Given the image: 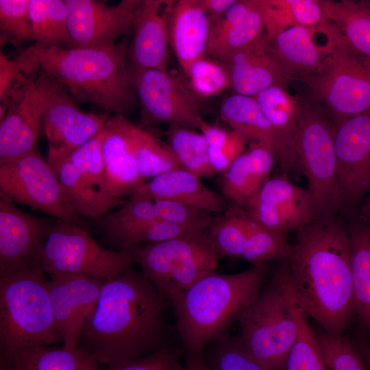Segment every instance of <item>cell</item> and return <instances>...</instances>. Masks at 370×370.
<instances>
[{"label": "cell", "instance_id": "6da1fadb", "mask_svg": "<svg viewBox=\"0 0 370 370\" xmlns=\"http://www.w3.org/2000/svg\"><path fill=\"white\" fill-rule=\"evenodd\" d=\"M166 303L144 274L130 267L105 281L77 347L98 365L119 370L170 347Z\"/></svg>", "mask_w": 370, "mask_h": 370}, {"label": "cell", "instance_id": "7a4b0ae2", "mask_svg": "<svg viewBox=\"0 0 370 370\" xmlns=\"http://www.w3.org/2000/svg\"><path fill=\"white\" fill-rule=\"evenodd\" d=\"M286 262L299 306L324 332L343 334L355 303L349 237L336 216L316 217L297 230Z\"/></svg>", "mask_w": 370, "mask_h": 370}, {"label": "cell", "instance_id": "3957f363", "mask_svg": "<svg viewBox=\"0 0 370 370\" xmlns=\"http://www.w3.org/2000/svg\"><path fill=\"white\" fill-rule=\"evenodd\" d=\"M266 272L265 264L234 274L214 271L170 298L186 356L226 334L260 292Z\"/></svg>", "mask_w": 370, "mask_h": 370}, {"label": "cell", "instance_id": "277c9868", "mask_svg": "<svg viewBox=\"0 0 370 370\" xmlns=\"http://www.w3.org/2000/svg\"><path fill=\"white\" fill-rule=\"evenodd\" d=\"M40 69L56 79L79 103L123 115L138 104L131 85L125 42L106 47L28 48Z\"/></svg>", "mask_w": 370, "mask_h": 370}, {"label": "cell", "instance_id": "5b68a950", "mask_svg": "<svg viewBox=\"0 0 370 370\" xmlns=\"http://www.w3.org/2000/svg\"><path fill=\"white\" fill-rule=\"evenodd\" d=\"M301 310L290 285L286 262L238 319L242 345L264 370H285L299 334Z\"/></svg>", "mask_w": 370, "mask_h": 370}, {"label": "cell", "instance_id": "8992f818", "mask_svg": "<svg viewBox=\"0 0 370 370\" xmlns=\"http://www.w3.org/2000/svg\"><path fill=\"white\" fill-rule=\"evenodd\" d=\"M46 274L37 260L0 277L1 357L59 341Z\"/></svg>", "mask_w": 370, "mask_h": 370}, {"label": "cell", "instance_id": "52a82bcc", "mask_svg": "<svg viewBox=\"0 0 370 370\" xmlns=\"http://www.w3.org/2000/svg\"><path fill=\"white\" fill-rule=\"evenodd\" d=\"M127 251L141 272L168 302L171 297L214 272L222 258L208 229Z\"/></svg>", "mask_w": 370, "mask_h": 370}, {"label": "cell", "instance_id": "ba28073f", "mask_svg": "<svg viewBox=\"0 0 370 370\" xmlns=\"http://www.w3.org/2000/svg\"><path fill=\"white\" fill-rule=\"evenodd\" d=\"M335 129V124L317 103L301 101L296 151L316 217H335L343 206L334 148Z\"/></svg>", "mask_w": 370, "mask_h": 370}, {"label": "cell", "instance_id": "9c48e42d", "mask_svg": "<svg viewBox=\"0 0 370 370\" xmlns=\"http://www.w3.org/2000/svg\"><path fill=\"white\" fill-rule=\"evenodd\" d=\"M38 260L49 275H81L103 280L121 275L134 262L127 251L106 249L78 224L61 220L52 223Z\"/></svg>", "mask_w": 370, "mask_h": 370}, {"label": "cell", "instance_id": "30bf717a", "mask_svg": "<svg viewBox=\"0 0 370 370\" xmlns=\"http://www.w3.org/2000/svg\"><path fill=\"white\" fill-rule=\"evenodd\" d=\"M301 79L335 125L370 111V57L348 42L334 49L319 71Z\"/></svg>", "mask_w": 370, "mask_h": 370}, {"label": "cell", "instance_id": "8fae6325", "mask_svg": "<svg viewBox=\"0 0 370 370\" xmlns=\"http://www.w3.org/2000/svg\"><path fill=\"white\" fill-rule=\"evenodd\" d=\"M0 195L40 210L58 220L79 225L56 173L36 148L0 160Z\"/></svg>", "mask_w": 370, "mask_h": 370}, {"label": "cell", "instance_id": "7c38bea8", "mask_svg": "<svg viewBox=\"0 0 370 370\" xmlns=\"http://www.w3.org/2000/svg\"><path fill=\"white\" fill-rule=\"evenodd\" d=\"M131 85L140 107V128L165 123L195 129L204 121L199 97L178 77L156 69L136 67L128 62Z\"/></svg>", "mask_w": 370, "mask_h": 370}, {"label": "cell", "instance_id": "4fadbf2b", "mask_svg": "<svg viewBox=\"0 0 370 370\" xmlns=\"http://www.w3.org/2000/svg\"><path fill=\"white\" fill-rule=\"evenodd\" d=\"M56 80L40 69L35 78L29 79L14 93L0 120V160L20 156L36 148Z\"/></svg>", "mask_w": 370, "mask_h": 370}, {"label": "cell", "instance_id": "5bb4252c", "mask_svg": "<svg viewBox=\"0 0 370 370\" xmlns=\"http://www.w3.org/2000/svg\"><path fill=\"white\" fill-rule=\"evenodd\" d=\"M110 117L107 112L92 113L79 109L75 99L56 79L43 121V131L48 143L47 161L53 170L97 134Z\"/></svg>", "mask_w": 370, "mask_h": 370}, {"label": "cell", "instance_id": "9a60e30c", "mask_svg": "<svg viewBox=\"0 0 370 370\" xmlns=\"http://www.w3.org/2000/svg\"><path fill=\"white\" fill-rule=\"evenodd\" d=\"M243 208L253 222L284 234L299 230L316 217L308 189L293 184L285 172L267 179Z\"/></svg>", "mask_w": 370, "mask_h": 370}, {"label": "cell", "instance_id": "2e32d148", "mask_svg": "<svg viewBox=\"0 0 370 370\" xmlns=\"http://www.w3.org/2000/svg\"><path fill=\"white\" fill-rule=\"evenodd\" d=\"M140 0L114 5L95 0H65L69 43L67 48L106 47L132 30Z\"/></svg>", "mask_w": 370, "mask_h": 370}, {"label": "cell", "instance_id": "e0dca14e", "mask_svg": "<svg viewBox=\"0 0 370 370\" xmlns=\"http://www.w3.org/2000/svg\"><path fill=\"white\" fill-rule=\"evenodd\" d=\"M106 280L81 275H50L49 297L63 347L75 350Z\"/></svg>", "mask_w": 370, "mask_h": 370}, {"label": "cell", "instance_id": "ac0fdd59", "mask_svg": "<svg viewBox=\"0 0 370 370\" xmlns=\"http://www.w3.org/2000/svg\"><path fill=\"white\" fill-rule=\"evenodd\" d=\"M334 148L343 206L370 192V111L335 125Z\"/></svg>", "mask_w": 370, "mask_h": 370}, {"label": "cell", "instance_id": "d6986e66", "mask_svg": "<svg viewBox=\"0 0 370 370\" xmlns=\"http://www.w3.org/2000/svg\"><path fill=\"white\" fill-rule=\"evenodd\" d=\"M51 225L0 195V277L38 260Z\"/></svg>", "mask_w": 370, "mask_h": 370}, {"label": "cell", "instance_id": "ffe728a7", "mask_svg": "<svg viewBox=\"0 0 370 370\" xmlns=\"http://www.w3.org/2000/svg\"><path fill=\"white\" fill-rule=\"evenodd\" d=\"M175 1L140 0L127 47L128 62L138 68L168 71V23Z\"/></svg>", "mask_w": 370, "mask_h": 370}, {"label": "cell", "instance_id": "44dd1931", "mask_svg": "<svg viewBox=\"0 0 370 370\" xmlns=\"http://www.w3.org/2000/svg\"><path fill=\"white\" fill-rule=\"evenodd\" d=\"M227 69L236 94L253 97L272 86L286 88L291 78L275 56L265 32L220 62Z\"/></svg>", "mask_w": 370, "mask_h": 370}, {"label": "cell", "instance_id": "7402d4cb", "mask_svg": "<svg viewBox=\"0 0 370 370\" xmlns=\"http://www.w3.org/2000/svg\"><path fill=\"white\" fill-rule=\"evenodd\" d=\"M128 120L110 116L103 126L101 153L110 193L116 198L131 196L146 183L136 164Z\"/></svg>", "mask_w": 370, "mask_h": 370}, {"label": "cell", "instance_id": "603a6c76", "mask_svg": "<svg viewBox=\"0 0 370 370\" xmlns=\"http://www.w3.org/2000/svg\"><path fill=\"white\" fill-rule=\"evenodd\" d=\"M253 97L272 128L275 157L281 168L286 173L301 171L296 151L301 101L280 86L266 88Z\"/></svg>", "mask_w": 370, "mask_h": 370}, {"label": "cell", "instance_id": "cb8c5ba5", "mask_svg": "<svg viewBox=\"0 0 370 370\" xmlns=\"http://www.w3.org/2000/svg\"><path fill=\"white\" fill-rule=\"evenodd\" d=\"M211 25L198 0L175 1L168 23V42L184 73L193 63L205 58Z\"/></svg>", "mask_w": 370, "mask_h": 370}, {"label": "cell", "instance_id": "d4e9b609", "mask_svg": "<svg viewBox=\"0 0 370 370\" xmlns=\"http://www.w3.org/2000/svg\"><path fill=\"white\" fill-rule=\"evenodd\" d=\"M325 31L291 26L271 41L273 51L289 77L302 79L320 70L336 49L321 45L317 37Z\"/></svg>", "mask_w": 370, "mask_h": 370}, {"label": "cell", "instance_id": "484cf974", "mask_svg": "<svg viewBox=\"0 0 370 370\" xmlns=\"http://www.w3.org/2000/svg\"><path fill=\"white\" fill-rule=\"evenodd\" d=\"M153 200L166 199L223 214L228 205L224 198L207 187L200 177L180 167L160 174L146 183Z\"/></svg>", "mask_w": 370, "mask_h": 370}, {"label": "cell", "instance_id": "4316f807", "mask_svg": "<svg viewBox=\"0 0 370 370\" xmlns=\"http://www.w3.org/2000/svg\"><path fill=\"white\" fill-rule=\"evenodd\" d=\"M98 363L77 347L37 346L0 357L5 370H99Z\"/></svg>", "mask_w": 370, "mask_h": 370}, {"label": "cell", "instance_id": "83f0119b", "mask_svg": "<svg viewBox=\"0 0 370 370\" xmlns=\"http://www.w3.org/2000/svg\"><path fill=\"white\" fill-rule=\"evenodd\" d=\"M220 117L251 145H260L275 156L272 128L253 97L238 94L227 97L221 106Z\"/></svg>", "mask_w": 370, "mask_h": 370}, {"label": "cell", "instance_id": "f1b7e54d", "mask_svg": "<svg viewBox=\"0 0 370 370\" xmlns=\"http://www.w3.org/2000/svg\"><path fill=\"white\" fill-rule=\"evenodd\" d=\"M348 234L352 249L355 317L360 329L370 336V225L354 224Z\"/></svg>", "mask_w": 370, "mask_h": 370}, {"label": "cell", "instance_id": "f546056e", "mask_svg": "<svg viewBox=\"0 0 370 370\" xmlns=\"http://www.w3.org/2000/svg\"><path fill=\"white\" fill-rule=\"evenodd\" d=\"M321 6L349 44L370 57V1L320 0Z\"/></svg>", "mask_w": 370, "mask_h": 370}, {"label": "cell", "instance_id": "4dcf8cb0", "mask_svg": "<svg viewBox=\"0 0 370 370\" xmlns=\"http://www.w3.org/2000/svg\"><path fill=\"white\" fill-rule=\"evenodd\" d=\"M28 11L36 47H68L65 0H29Z\"/></svg>", "mask_w": 370, "mask_h": 370}, {"label": "cell", "instance_id": "1f68e13d", "mask_svg": "<svg viewBox=\"0 0 370 370\" xmlns=\"http://www.w3.org/2000/svg\"><path fill=\"white\" fill-rule=\"evenodd\" d=\"M129 130L138 169L143 178H153L181 167L168 144L130 121Z\"/></svg>", "mask_w": 370, "mask_h": 370}, {"label": "cell", "instance_id": "d6a6232c", "mask_svg": "<svg viewBox=\"0 0 370 370\" xmlns=\"http://www.w3.org/2000/svg\"><path fill=\"white\" fill-rule=\"evenodd\" d=\"M252 224L245 209L232 201L223 215L214 218L208 231L222 258H241Z\"/></svg>", "mask_w": 370, "mask_h": 370}, {"label": "cell", "instance_id": "836d02e7", "mask_svg": "<svg viewBox=\"0 0 370 370\" xmlns=\"http://www.w3.org/2000/svg\"><path fill=\"white\" fill-rule=\"evenodd\" d=\"M164 135L182 168L199 177H211L217 173L210 164L209 147L201 133L172 125L169 126Z\"/></svg>", "mask_w": 370, "mask_h": 370}, {"label": "cell", "instance_id": "e575fe53", "mask_svg": "<svg viewBox=\"0 0 370 370\" xmlns=\"http://www.w3.org/2000/svg\"><path fill=\"white\" fill-rule=\"evenodd\" d=\"M54 171L71 207L78 216L101 219L114 208L85 182L69 157Z\"/></svg>", "mask_w": 370, "mask_h": 370}, {"label": "cell", "instance_id": "d590c367", "mask_svg": "<svg viewBox=\"0 0 370 370\" xmlns=\"http://www.w3.org/2000/svg\"><path fill=\"white\" fill-rule=\"evenodd\" d=\"M102 131L77 149L69 156L82 179L103 199L114 207L126 201L114 197L110 192L101 153Z\"/></svg>", "mask_w": 370, "mask_h": 370}, {"label": "cell", "instance_id": "8d00e7d4", "mask_svg": "<svg viewBox=\"0 0 370 370\" xmlns=\"http://www.w3.org/2000/svg\"><path fill=\"white\" fill-rule=\"evenodd\" d=\"M146 183L138 188L119 210L100 219L101 228L110 241L134 226L159 219Z\"/></svg>", "mask_w": 370, "mask_h": 370}, {"label": "cell", "instance_id": "74e56055", "mask_svg": "<svg viewBox=\"0 0 370 370\" xmlns=\"http://www.w3.org/2000/svg\"><path fill=\"white\" fill-rule=\"evenodd\" d=\"M264 20L258 0L245 18L225 34L208 44L206 55L222 62L246 47L264 32Z\"/></svg>", "mask_w": 370, "mask_h": 370}, {"label": "cell", "instance_id": "f35d334b", "mask_svg": "<svg viewBox=\"0 0 370 370\" xmlns=\"http://www.w3.org/2000/svg\"><path fill=\"white\" fill-rule=\"evenodd\" d=\"M293 251L285 234L253 222L241 258L254 266L264 265L271 260H287Z\"/></svg>", "mask_w": 370, "mask_h": 370}, {"label": "cell", "instance_id": "ab89813d", "mask_svg": "<svg viewBox=\"0 0 370 370\" xmlns=\"http://www.w3.org/2000/svg\"><path fill=\"white\" fill-rule=\"evenodd\" d=\"M316 337L326 370H367L358 343L343 334L324 332Z\"/></svg>", "mask_w": 370, "mask_h": 370}, {"label": "cell", "instance_id": "60d3db41", "mask_svg": "<svg viewBox=\"0 0 370 370\" xmlns=\"http://www.w3.org/2000/svg\"><path fill=\"white\" fill-rule=\"evenodd\" d=\"M199 228L173 224L161 219L145 222L121 233L110 241L123 250L132 246L163 242L175 237L202 232Z\"/></svg>", "mask_w": 370, "mask_h": 370}, {"label": "cell", "instance_id": "b9f144b4", "mask_svg": "<svg viewBox=\"0 0 370 370\" xmlns=\"http://www.w3.org/2000/svg\"><path fill=\"white\" fill-rule=\"evenodd\" d=\"M264 182L255 173L248 162L246 152H243L224 171L220 185L227 199L244 208L248 199L260 190Z\"/></svg>", "mask_w": 370, "mask_h": 370}, {"label": "cell", "instance_id": "7bdbcfd3", "mask_svg": "<svg viewBox=\"0 0 370 370\" xmlns=\"http://www.w3.org/2000/svg\"><path fill=\"white\" fill-rule=\"evenodd\" d=\"M29 3V0H0L1 46L10 43L20 47L34 40Z\"/></svg>", "mask_w": 370, "mask_h": 370}, {"label": "cell", "instance_id": "ee69618b", "mask_svg": "<svg viewBox=\"0 0 370 370\" xmlns=\"http://www.w3.org/2000/svg\"><path fill=\"white\" fill-rule=\"evenodd\" d=\"M213 341L208 360L210 370H264L247 352L239 337L225 334Z\"/></svg>", "mask_w": 370, "mask_h": 370}, {"label": "cell", "instance_id": "f6af8a7d", "mask_svg": "<svg viewBox=\"0 0 370 370\" xmlns=\"http://www.w3.org/2000/svg\"><path fill=\"white\" fill-rule=\"evenodd\" d=\"M185 75L189 79V87L198 97H211L231 86L227 69L217 60H197L190 66Z\"/></svg>", "mask_w": 370, "mask_h": 370}, {"label": "cell", "instance_id": "bcb514c9", "mask_svg": "<svg viewBox=\"0 0 370 370\" xmlns=\"http://www.w3.org/2000/svg\"><path fill=\"white\" fill-rule=\"evenodd\" d=\"M285 370H326L316 334L308 326L303 310L299 316V334L288 354Z\"/></svg>", "mask_w": 370, "mask_h": 370}, {"label": "cell", "instance_id": "7dc6e473", "mask_svg": "<svg viewBox=\"0 0 370 370\" xmlns=\"http://www.w3.org/2000/svg\"><path fill=\"white\" fill-rule=\"evenodd\" d=\"M154 210L159 219L201 230H207L214 218L210 211L171 200H154Z\"/></svg>", "mask_w": 370, "mask_h": 370}, {"label": "cell", "instance_id": "c3c4849f", "mask_svg": "<svg viewBox=\"0 0 370 370\" xmlns=\"http://www.w3.org/2000/svg\"><path fill=\"white\" fill-rule=\"evenodd\" d=\"M29 78L19 69L14 60L0 53V120L5 115L14 93ZM32 79V78H31Z\"/></svg>", "mask_w": 370, "mask_h": 370}, {"label": "cell", "instance_id": "681fc988", "mask_svg": "<svg viewBox=\"0 0 370 370\" xmlns=\"http://www.w3.org/2000/svg\"><path fill=\"white\" fill-rule=\"evenodd\" d=\"M264 20V32L271 41L289 27L295 26L287 0H258Z\"/></svg>", "mask_w": 370, "mask_h": 370}, {"label": "cell", "instance_id": "f907efd6", "mask_svg": "<svg viewBox=\"0 0 370 370\" xmlns=\"http://www.w3.org/2000/svg\"><path fill=\"white\" fill-rule=\"evenodd\" d=\"M287 3L295 26L317 29L332 22L326 16L320 0H287Z\"/></svg>", "mask_w": 370, "mask_h": 370}, {"label": "cell", "instance_id": "816d5d0a", "mask_svg": "<svg viewBox=\"0 0 370 370\" xmlns=\"http://www.w3.org/2000/svg\"><path fill=\"white\" fill-rule=\"evenodd\" d=\"M256 0H236L228 10L211 25L209 42L216 40L241 22L254 7Z\"/></svg>", "mask_w": 370, "mask_h": 370}, {"label": "cell", "instance_id": "f5cc1de1", "mask_svg": "<svg viewBox=\"0 0 370 370\" xmlns=\"http://www.w3.org/2000/svg\"><path fill=\"white\" fill-rule=\"evenodd\" d=\"M180 351L171 346L138 358L119 370H169L180 359Z\"/></svg>", "mask_w": 370, "mask_h": 370}, {"label": "cell", "instance_id": "db71d44e", "mask_svg": "<svg viewBox=\"0 0 370 370\" xmlns=\"http://www.w3.org/2000/svg\"><path fill=\"white\" fill-rule=\"evenodd\" d=\"M247 143L245 138L238 132L234 130L229 131L227 138L221 149L232 162L243 153Z\"/></svg>", "mask_w": 370, "mask_h": 370}, {"label": "cell", "instance_id": "11a10c76", "mask_svg": "<svg viewBox=\"0 0 370 370\" xmlns=\"http://www.w3.org/2000/svg\"><path fill=\"white\" fill-rule=\"evenodd\" d=\"M236 1V0H198L199 5L208 15L212 25Z\"/></svg>", "mask_w": 370, "mask_h": 370}, {"label": "cell", "instance_id": "9f6ffc18", "mask_svg": "<svg viewBox=\"0 0 370 370\" xmlns=\"http://www.w3.org/2000/svg\"><path fill=\"white\" fill-rule=\"evenodd\" d=\"M199 129L210 147L221 148L228 134V132L219 126L210 125L205 121L202 123Z\"/></svg>", "mask_w": 370, "mask_h": 370}, {"label": "cell", "instance_id": "6f0895ef", "mask_svg": "<svg viewBox=\"0 0 370 370\" xmlns=\"http://www.w3.org/2000/svg\"><path fill=\"white\" fill-rule=\"evenodd\" d=\"M169 370H210L204 352L193 356H186L183 365L180 359L175 361Z\"/></svg>", "mask_w": 370, "mask_h": 370}, {"label": "cell", "instance_id": "680465c9", "mask_svg": "<svg viewBox=\"0 0 370 370\" xmlns=\"http://www.w3.org/2000/svg\"><path fill=\"white\" fill-rule=\"evenodd\" d=\"M208 153L210 164L217 173L225 171L232 163L221 148L209 147Z\"/></svg>", "mask_w": 370, "mask_h": 370}, {"label": "cell", "instance_id": "91938a15", "mask_svg": "<svg viewBox=\"0 0 370 370\" xmlns=\"http://www.w3.org/2000/svg\"><path fill=\"white\" fill-rule=\"evenodd\" d=\"M358 344L362 351L367 370H370V344L365 340H359Z\"/></svg>", "mask_w": 370, "mask_h": 370}, {"label": "cell", "instance_id": "94428289", "mask_svg": "<svg viewBox=\"0 0 370 370\" xmlns=\"http://www.w3.org/2000/svg\"><path fill=\"white\" fill-rule=\"evenodd\" d=\"M364 213L370 217V194L367 199L366 200V202L364 205Z\"/></svg>", "mask_w": 370, "mask_h": 370}, {"label": "cell", "instance_id": "6125c7cd", "mask_svg": "<svg viewBox=\"0 0 370 370\" xmlns=\"http://www.w3.org/2000/svg\"><path fill=\"white\" fill-rule=\"evenodd\" d=\"M0 370H5L2 367L0 366Z\"/></svg>", "mask_w": 370, "mask_h": 370}]
</instances>
